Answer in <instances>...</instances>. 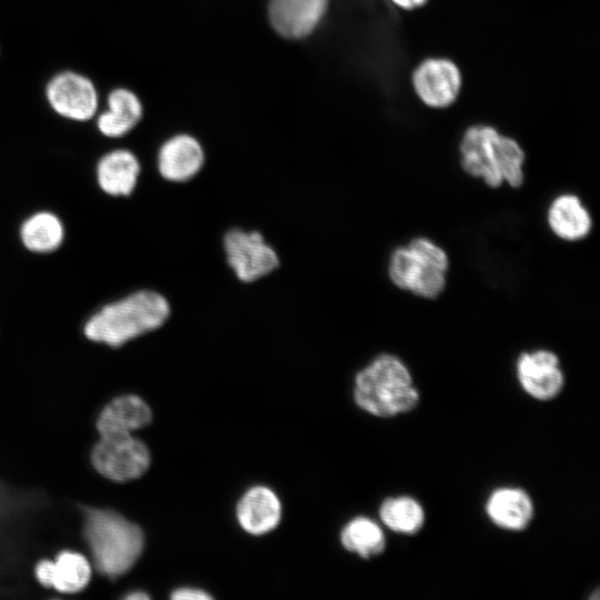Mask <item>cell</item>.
I'll use <instances>...</instances> for the list:
<instances>
[{
	"label": "cell",
	"instance_id": "obj_1",
	"mask_svg": "<svg viewBox=\"0 0 600 600\" xmlns=\"http://www.w3.org/2000/svg\"><path fill=\"white\" fill-rule=\"evenodd\" d=\"M167 298L154 290H139L106 304L84 326L86 337L94 342L120 347L159 329L170 316Z\"/></svg>",
	"mask_w": 600,
	"mask_h": 600
},
{
	"label": "cell",
	"instance_id": "obj_2",
	"mask_svg": "<svg viewBox=\"0 0 600 600\" xmlns=\"http://www.w3.org/2000/svg\"><path fill=\"white\" fill-rule=\"evenodd\" d=\"M353 399L372 416L392 418L414 410L420 393L406 363L394 354L381 353L356 374Z\"/></svg>",
	"mask_w": 600,
	"mask_h": 600
},
{
	"label": "cell",
	"instance_id": "obj_3",
	"mask_svg": "<svg viewBox=\"0 0 600 600\" xmlns=\"http://www.w3.org/2000/svg\"><path fill=\"white\" fill-rule=\"evenodd\" d=\"M459 151L463 171L481 179L488 187L499 188L503 182L512 188L523 184L524 151L514 139L500 134L493 127H469Z\"/></svg>",
	"mask_w": 600,
	"mask_h": 600
},
{
	"label": "cell",
	"instance_id": "obj_4",
	"mask_svg": "<svg viewBox=\"0 0 600 600\" xmlns=\"http://www.w3.org/2000/svg\"><path fill=\"white\" fill-rule=\"evenodd\" d=\"M83 528L98 570L109 578L126 573L142 552L141 529L114 511L87 509Z\"/></svg>",
	"mask_w": 600,
	"mask_h": 600
},
{
	"label": "cell",
	"instance_id": "obj_5",
	"mask_svg": "<svg viewBox=\"0 0 600 600\" xmlns=\"http://www.w3.org/2000/svg\"><path fill=\"white\" fill-rule=\"evenodd\" d=\"M449 257L426 237H416L392 250L388 262L390 281L400 290L436 299L446 289Z\"/></svg>",
	"mask_w": 600,
	"mask_h": 600
},
{
	"label": "cell",
	"instance_id": "obj_6",
	"mask_svg": "<svg viewBox=\"0 0 600 600\" xmlns=\"http://www.w3.org/2000/svg\"><path fill=\"white\" fill-rule=\"evenodd\" d=\"M91 458L97 471L114 481L137 479L150 466L149 449L132 433L100 436Z\"/></svg>",
	"mask_w": 600,
	"mask_h": 600
},
{
	"label": "cell",
	"instance_id": "obj_7",
	"mask_svg": "<svg viewBox=\"0 0 600 600\" xmlns=\"http://www.w3.org/2000/svg\"><path fill=\"white\" fill-rule=\"evenodd\" d=\"M44 98L56 114L74 122L89 121L99 110V92L94 82L74 70L53 74L44 87Z\"/></svg>",
	"mask_w": 600,
	"mask_h": 600
},
{
	"label": "cell",
	"instance_id": "obj_8",
	"mask_svg": "<svg viewBox=\"0 0 600 600\" xmlns=\"http://www.w3.org/2000/svg\"><path fill=\"white\" fill-rule=\"evenodd\" d=\"M222 246L229 267L244 283L266 277L279 267L277 251L256 230L230 229L223 236Z\"/></svg>",
	"mask_w": 600,
	"mask_h": 600
},
{
	"label": "cell",
	"instance_id": "obj_9",
	"mask_svg": "<svg viewBox=\"0 0 600 600\" xmlns=\"http://www.w3.org/2000/svg\"><path fill=\"white\" fill-rule=\"evenodd\" d=\"M516 374L522 390L538 401L556 399L564 388L560 359L551 350L538 349L520 353Z\"/></svg>",
	"mask_w": 600,
	"mask_h": 600
},
{
	"label": "cell",
	"instance_id": "obj_10",
	"mask_svg": "<svg viewBox=\"0 0 600 600\" xmlns=\"http://www.w3.org/2000/svg\"><path fill=\"white\" fill-rule=\"evenodd\" d=\"M416 93L427 106L446 108L453 103L461 87L458 67L443 58H430L421 62L413 72Z\"/></svg>",
	"mask_w": 600,
	"mask_h": 600
},
{
	"label": "cell",
	"instance_id": "obj_11",
	"mask_svg": "<svg viewBox=\"0 0 600 600\" xmlns=\"http://www.w3.org/2000/svg\"><path fill=\"white\" fill-rule=\"evenodd\" d=\"M328 7L329 0H269L268 14L282 37L303 39L318 28Z\"/></svg>",
	"mask_w": 600,
	"mask_h": 600
},
{
	"label": "cell",
	"instance_id": "obj_12",
	"mask_svg": "<svg viewBox=\"0 0 600 600\" xmlns=\"http://www.w3.org/2000/svg\"><path fill=\"white\" fill-rule=\"evenodd\" d=\"M204 163V151L194 137L176 134L159 148L157 167L159 174L170 182H186L197 176Z\"/></svg>",
	"mask_w": 600,
	"mask_h": 600
},
{
	"label": "cell",
	"instance_id": "obj_13",
	"mask_svg": "<svg viewBox=\"0 0 600 600\" xmlns=\"http://www.w3.org/2000/svg\"><path fill=\"white\" fill-rule=\"evenodd\" d=\"M486 514L498 528L508 531L526 530L534 517L530 494L521 488L501 487L493 490L486 501Z\"/></svg>",
	"mask_w": 600,
	"mask_h": 600
},
{
	"label": "cell",
	"instance_id": "obj_14",
	"mask_svg": "<svg viewBox=\"0 0 600 600\" xmlns=\"http://www.w3.org/2000/svg\"><path fill=\"white\" fill-rule=\"evenodd\" d=\"M143 106L138 94L124 87L112 89L106 99V109L96 118L98 131L106 138H122L141 121Z\"/></svg>",
	"mask_w": 600,
	"mask_h": 600
},
{
	"label": "cell",
	"instance_id": "obj_15",
	"mask_svg": "<svg viewBox=\"0 0 600 600\" xmlns=\"http://www.w3.org/2000/svg\"><path fill=\"white\" fill-rule=\"evenodd\" d=\"M36 577L46 587L64 593H74L88 584L91 567L82 554L63 551L53 561H40L36 567Z\"/></svg>",
	"mask_w": 600,
	"mask_h": 600
},
{
	"label": "cell",
	"instance_id": "obj_16",
	"mask_svg": "<svg viewBox=\"0 0 600 600\" xmlns=\"http://www.w3.org/2000/svg\"><path fill=\"white\" fill-rule=\"evenodd\" d=\"M141 167L137 156L128 149L104 153L96 168L100 189L112 197H127L138 183Z\"/></svg>",
	"mask_w": 600,
	"mask_h": 600
},
{
	"label": "cell",
	"instance_id": "obj_17",
	"mask_svg": "<svg viewBox=\"0 0 600 600\" xmlns=\"http://www.w3.org/2000/svg\"><path fill=\"white\" fill-rule=\"evenodd\" d=\"M237 518L242 529L251 534L270 532L281 519L280 500L267 487H252L239 500Z\"/></svg>",
	"mask_w": 600,
	"mask_h": 600
},
{
	"label": "cell",
	"instance_id": "obj_18",
	"mask_svg": "<svg viewBox=\"0 0 600 600\" xmlns=\"http://www.w3.org/2000/svg\"><path fill=\"white\" fill-rule=\"evenodd\" d=\"M547 222L554 236L568 242L587 238L592 229L589 210L573 193L559 194L550 202Z\"/></svg>",
	"mask_w": 600,
	"mask_h": 600
},
{
	"label": "cell",
	"instance_id": "obj_19",
	"mask_svg": "<svg viewBox=\"0 0 600 600\" xmlns=\"http://www.w3.org/2000/svg\"><path fill=\"white\" fill-rule=\"evenodd\" d=\"M152 412L140 397L121 396L108 403L97 420L100 436L132 433L150 423Z\"/></svg>",
	"mask_w": 600,
	"mask_h": 600
},
{
	"label": "cell",
	"instance_id": "obj_20",
	"mask_svg": "<svg viewBox=\"0 0 600 600\" xmlns=\"http://www.w3.org/2000/svg\"><path fill=\"white\" fill-rule=\"evenodd\" d=\"M64 237L60 219L48 211L30 216L20 228L22 244L31 252L49 253L56 251Z\"/></svg>",
	"mask_w": 600,
	"mask_h": 600
},
{
	"label": "cell",
	"instance_id": "obj_21",
	"mask_svg": "<svg viewBox=\"0 0 600 600\" xmlns=\"http://www.w3.org/2000/svg\"><path fill=\"white\" fill-rule=\"evenodd\" d=\"M379 517L391 531L407 536L420 532L426 522L422 504L409 496L384 499L379 508Z\"/></svg>",
	"mask_w": 600,
	"mask_h": 600
},
{
	"label": "cell",
	"instance_id": "obj_22",
	"mask_svg": "<svg viewBox=\"0 0 600 600\" xmlns=\"http://www.w3.org/2000/svg\"><path fill=\"white\" fill-rule=\"evenodd\" d=\"M340 540L344 549L370 559L383 553L387 540L381 527L372 519L357 517L342 529Z\"/></svg>",
	"mask_w": 600,
	"mask_h": 600
},
{
	"label": "cell",
	"instance_id": "obj_23",
	"mask_svg": "<svg viewBox=\"0 0 600 600\" xmlns=\"http://www.w3.org/2000/svg\"><path fill=\"white\" fill-rule=\"evenodd\" d=\"M171 599L174 600H208L212 597L204 590L191 587H183L173 590L171 593Z\"/></svg>",
	"mask_w": 600,
	"mask_h": 600
},
{
	"label": "cell",
	"instance_id": "obj_24",
	"mask_svg": "<svg viewBox=\"0 0 600 600\" xmlns=\"http://www.w3.org/2000/svg\"><path fill=\"white\" fill-rule=\"evenodd\" d=\"M396 6L406 10H413L422 7L428 0H391Z\"/></svg>",
	"mask_w": 600,
	"mask_h": 600
},
{
	"label": "cell",
	"instance_id": "obj_25",
	"mask_svg": "<svg viewBox=\"0 0 600 600\" xmlns=\"http://www.w3.org/2000/svg\"><path fill=\"white\" fill-rule=\"evenodd\" d=\"M128 600L149 599V596L142 591H134L126 597Z\"/></svg>",
	"mask_w": 600,
	"mask_h": 600
}]
</instances>
